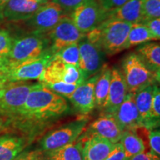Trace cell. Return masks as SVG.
Returning a JSON list of instances; mask_svg holds the SVG:
<instances>
[{
	"mask_svg": "<svg viewBox=\"0 0 160 160\" xmlns=\"http://www.w3.org/2000/svg\"><path fill=\"white\" fill-rule=\"evenodd\" d=\"M68 111L69 106L65 97L39 83L29 93L18 115L46 121L61 117Z\"/></svg>",
	"mask_w": 160,
	"mask_h": 160,
	"instance_id": "cell-1",
	"label": "cell"
},
{
	"mask_svg": "<svg viewBox=\"0 0 160 160\" xmlns=\"http://www.w3.org/2000/svg\"><path fill=\"white\" fill-rule=\"evenodd\" d=\"M132 24L108 19L95 29L86 33V38L105 54L112 56L126 49L128 36Z\"/></svg>",
	"mask_w": 160,
	"mask_h": 160,
	"instance_id": "cell-2",
	"label": "cell"
},
{
	"mask_svg": "<svg viewBox=\"0 0 160 160\" xmlns=\"http://www.w3.org/2000/svg\"><path fill=\"white\" fill-rule=\"evenodd\" d=\"M122 73L129 93H136L148 86L154 85L159 80V73L152 71L137 53L126 56L122 63Z\"/></svg>",
	"mask_w": 160,
	"mask_h": 160,
	"instance_id": "cell-3",
	"label": "cell"
},
{
	"mask_svg": "<svg viewBox=\"0 0 160 160\" xmlns=\"http://www.w3.org/2000/svg\"><path fill=\"white\" fill-rule=\"evenodd\" d=\"M50 41L47 34L33 33L17 39L13 42L7 57L11 64H17L35 59L50 48Z\"/></svg>",
	"mask_w": 160,
	"mask_h": 160,
	"instance_id": "cell-4",
	"label": "cell"
},
{
	"mask_svg": "<svg viewBox=\"0 0 160 160\" xmlns=\"http://www.w3.org/2000/svg\"><path fill=\"white\" fill-rule=\"evenodd\" d=\"M53 57V53L48 48L35 59L17 64L10 63L9 69L5 76L6 84L39 79Z\"/></svg>",
	"mask_w": 160,
	"mask_h": 160,
	"instance_id": "cell-5",
	"label": "cell"
},
{
	"mask_svg": "<svg viewBox=\"0 0 160 160\" xmlns=\"http://www.w3.org/2000/svg\"><path fill=\"white\" fill-rule=\"evenodd\" d=\"M88 122V119L81 118L49 132L40 141L41 151L59 148L74 142L85 131Z\"/></svg>",
	"mask_w": 160,
	"mask_h": 160,
	"instance_id": "cell-6",
	"label": "cell"
},
{
	"mask_svg": "<svg viewBox=\"0 0 160 160\" xmlns=\"http://www.w3.org/2000/svg\"><path fill=\"white\" fill-rule=\"evenodd\" d=\"M36 84L9 82L0 88V114L18 115Z\"/></svg>",
	"mask_w": 160,
	"mask_h": 160,
	"instance_id": "cell-7",
	"label": "cell"
},
{
	"mask_svg": "<svg viewBox=\"0 0 160 160\" xmlns=\"http://www.w3.org/2000/svg\"><path fill=\"white\" fill-rule=\"evenodd\" d=\"M39 79L42 84L63 82L72 85H80L85 81L79 68L65 64L55 57H52Z\"/></svg>",
	"mask_w": 160,
	"mask_h": 160,
	"instance_id": "cell-8",
	"label": "cell"
},
{
	"mask_svg": "<svg viewBox=\"0 0 160 160\" xmlns=\"http://www.w3.org/2000/svg\"><path fill=\"white\" fill-rule=\"evenodd\" d=\"M72 21L82 33H88L108 18V11L99 5L97 0H90L71 13Z\"/></svg>",
	"mask_w": 160,
	"mask_h": 160,
	"instance_id": "cell-9",
	"label": "cell"
},
{
	"mask_svg": "<svg viewBox=\"0 0 160 160\" xmlns=\"http://www.w3.org/2000/svg\"><path fill=\"white\" fill-rule=\"evenodd\" d=\"M46 34L51 44L50 49L53 55L65 46L79 42L86 36L77 28L68 15L65 16L59 23Z\"/></svg>",
	"mask_w": 160,
	"mask_h": 160,
	"instance_id": "cell-10",
	"label": "cell"
},
{
	"mask_svg": "<svg viewBox=\"0 0 160 160\" xmlns=\"http://www.w3.org/2000/svg\"><path fill=\"white\" fill-rule=\"evenodd\" d=\"M66 15L58 4L51 1L38 10L28 19V22L33 29V33L45 34L51 31Z\"/></svg>",
	"mask_w": 160,
	"mask_h": 160,
	"instance_id": "cell-11",
	"label": "cell"
},
{
	"mask_svg": "<svg viewBox=\"0 0 160 160\" xmlns=\"http://www.w3.org/2000/svg\"><path fill=\"white\" fill-rule=\"evenodd\" d=\"M79 50V68L85 80L97 74L104 65V52L97 45L83 38L78 42Z\"/></svg>",
	"mask_w": 160,
	"mask_h": 160,
	"instance_id": "cell-12",
	"label": "cell"
},
{
	"mask_svg": "<svg viewBox=\"0 0 160 160\" xmlns=\"http://www.w3.org/2000/svg\"><path fill=\"white\" fill-rule=\"evenodd\" d=\"M123 132L113 114L102 113L91 123L85 134L97 136L116 144L119 142Z\"/></svg>",
	"mask_w": 160,
	"mask_h": 160,
	"instance_id": "cell-13",
	"label": "cell"
},
{
	"mask_svg": "<svg viewBox=\"0 0 160 160\" xmlns=\"http://www.w3.org/2000/svg\"><path fill=\"white\" fill-rule=\"evenodd\" d=\"M99 72L78 86L69 98L75 109L82 115H87L95 108L94 88Z\"/></svg>",
	"mask_w": 160,
	"mask_h": 160,
	"instance_id": "cell-14",
	"label": "cell"
},
{
	"mask_svg": "<svg viewBox=\"0 0 160 160\" xmlns=\"http://www.w3.org/2000/svg\"><path fill=\"white\" fill-rule=\"evenodd\" d=\"M128 93L122 73L117 67L111 69V84L102 113L114 114Z\"/></svg>",
	"mask_w": 160,
	"mask_h": 160,
	"instance_id": "cell-15",
	"label": "cell"
},
{
	"mask_svg": "<svg viewBox=\"0 0 160 160\" xmlns=\"http://www.w3.org/2000/svg\"><path fill=\"white\" fill-rule=\"evenodd\" d=\"M134 95L135 93L128 92L122 103L113 114L123 131L137 132V130L143 128L141 118L135 104Z\"/></svg>",
	"mask_w": 160,
	"mask_h": 160,
	"instance_id": "cell-16",
	"label": "cell"
},
{
	"mask_svg": "<svg viewBox=\"0 0 160 160\" xmlns=\"http://www.w3.org/2000/svg\"><path fill=\"white\" fill-rule=\"evenodd\" d=\"M80 138L82 141V160H105L114 147L113 143L97 136L84 133Z\"/></svg>",
	"mask_w": 160,
	"mask_h": 160,
	"instance_id": "cell-17",
	"label": "cell"
},
{
	"mask_svg": "<svg viewBox=\"0 0 160 160\" xmlns=\"http://www.w3.org/2000/svg\"><path fill=\"white\" fill-rule=\"evenodd\" d=\"M44 5L31 0H9L4 7L2 19L8 21L28 20Z\"/></svg>",
	"mask_w": 160,
	"mask_h": 160,
	"instance_id": "cell-18",
	"label": "cell"
},
{
	"mask_svg": "<svg viewBox=\"0 0 160 160\" xmlns=\"http://www.w3.org/2000/svg\"><path fill=\"white\" fill-rule=\"evenodd\" d=\"M153 91V85H149L137 92L134 95L135 104L141 118L142 127L148 131L156 129L158 127L151 117Z\"/></svg>",
	"mask_w": 160,
	"mask_h": 160,
	"instance_id": "cell-19",
	"label": "cell"
},
{
	"mask_svg": "<svg viewBox=\"0 0 160 160\" xmlns=\"http://www.w3.org/2000/svg\"><path fill=\"white\" fill-rule=\"evenodd\" d=\"M143 0H129L122 7L108 12V19L121 20L131 24L142 22Z\"/></svg>",
	"mask_w": 160,
	"mask_h": 160,
	"instance_id": "cell-20",
	"label": "cell"
},
{
	"mask_svg": "<svg viewBox=\"0 0 160 160\" xmlns=\"http://www.w3.org/2000/svg\"><path fill=\"white\" fill-rule=\"evenodd\" d=\"M82 141L80 137L74 142L59 148L42 151L45 160H82Z\"/></svg>",
	"mask_w": 160,
	"mask_h": 160,
	"instance_id": "cell-21",
	"label": "cell"
},
{
	"mask_svg": "<svg viewBox=\"0 0 160 160\" xmlns=\"http://www.w3.org/2000/svg\"><path fill=\"white\" fill-rule=\"evenodd\" d=\"M111 77V68L108 65H103L99 71L94 88L95 107L101 111L105 105L108 94Z\"/></svg>",
	"mask_w": 160,
	"mask_h": 160,
	"instance_id": "cell-22",
	"label": "cell"
},
{
	"mask_svg": "<svg viewBox=\"0 0 160 160\" xmlns=\"http://www.w3.org/2000/svg\"><path fill=\"white\" fill-rule=\"evenodd\" d=\"M22 138L5 135L0 137V160H15L25 147Z\"/></svg>",
	"mask_w": 160,
	"mask_h": 160,
	"instance_id": "cell-23",
	"label": "cell"
},
{
	"mask_svg": "<svg viewBox=\"0 0 160 160\" xmlns=\"http://www.w3.org/2000/svg\"><path fill=\"white\" fill-rule=\"evenodd\" d=\"M119 142L122 146L128 160L133 156L143 153L146 150L143 139L135 131H124Z\"/></svg>",
	"mask_w": 160,
	"mask_h": 160,
	"instance_id": "cell-24",
	"label": "cell"
},
{
	"mask_svg": "<svg viewBox=\"0 0 160 160\" xmlns=\"http://www.w3.org/2000/svg\"><path fill=\"white\" fill-rule=\"evenodd\" d=\"M138 54L152 71L159 73L160 46L159 43L151 42L140 46L137 49Z\"/></svg>",
	"mask_w": 160,
	"mask_h": 160,
	"instance_id": "cell-25",
	"label": "cell"
},
{
	"mask_svg": "<svg viewBox=\"0 0 160 160\" xmlns=\"http://www.w3.org/2000/svg\"><path fill=\"white\" fill-rule=\"evenodd\" d=\"M151 40L156 39L145 25L141 23L132 24L131 30L128 36L126 49L148 42Z\"/></svg>",
	"mask_w": 160,
	"mask_h": 160,
	"instance_id": "cell-26",
	"label": "cell"
},
{
	"mask_svg": "<svg viewBox=\"0 0 160 160\" xmlns=\"http://www.w3.org/2000/svg\"><path fill=\"white\" fill-rule=\"evenodd\" d=\"M53 57L61 59L65 64L79 68V50L77 43H73L65 46L56 53Z\"/></svg>",
	"mask_w": 160,
	"mask_h": 160,
	"instance_id": "cell-27",
	"label": "cell"
},
{
	"mask_svg": "<svg viewBox=\"0 0 160 160\" xmlns=\"http://www.w3.org/2000/svg\"><path fill=\"white\" fill-rule=\"evenodd\" d=\"M160 17V0H143L142 22L158 19Z\"/></svg>",
	"mask_w": 160,
	"mask_h": 160,
	"instance_id": "cell-28",
	"label": "cell"
},
{
	"mask_svg": "<svg viewBox=\"0 0 160 160\" xmlns=\"http://www.w3.org/2000/svg\"><path fill=\"white\" fill-rule=\"evenodd\" d=\"M48 88L58 94L62 96L63 97L69 99L73 93L76 91L77 87L79 85H72V84H68L63 82H58L43 84Z\"/></svg>",
	"mask_w": 160,
	"mask_h": 160,
	"instance_id": "cell-29",
	"label": "cell"
},
{
	"mask_svg": "<svg viewBox=\"0 0 160 160\" xmlns=\"http://www.w3.org/2000/svg\"><path fill=\"white\" fill-rule=\"evenodd\" d=\"M151 117L154 123L159 127L160 117V92L159 87L156 84L153 85L151 105Z\"/></svg>",
	"mask_w": 160,
	"mask_h": 160,
	"instance_id": "cell-30",
	"label": "cell"
},
{
	"mask_svg": "<svg viewBox=\"0 0 160 160\" xmlns=\"http://www.w3.org/2000/svg\"><path fill=\"white\" fill-rule=\"evenodd\" d=\"M13 39L8 31L0 29V55L7 57L11 50Z\"/></svg>",
	"mask_w": 160,
	"mask_h": 160,
	"instance_id": "cell-31",
	"label": "cell"
},
{
	"mask_svg": "<svg viewBox=\"0 0 160 160\" xmlns=\"http://www.w3.org/2000/svg\"><path fill=\"white\" fill-rule=\"evenodd\" d=\"M88 1L90 0H52V2L58 4L67 15L68 13L71 14L77 8Z\"/></svg>",
	"mask_w": 160,
	"mask_h": 160,
	"instance_id": "cell-32",
	"label": "cell"
},
{
	"mask_svg": "<svg viewBox=\"0 0 160 160\" xmlns=\"http://www.w3.org/2000/svg\"><path fill=\"white\" fill-rule=\"evenodd\" d=\"M149 144L151 151L157 156L160 155V132L159 130L156 128L150 130L148 132Z\"/></svg>",
	"mask_w": 160,
	"mask_h": 160,
	"instance_id": "cell-33",
	"label": "cell"
},
{
	"mask_svg": "<svg viewBox=\"0 0 160 160\" xmlns=\"http://www.w3.org/2000/svg\"><path fill=\"white\" fill-rule=\"evenodd\" d=\"M129 0H97L99 5L106 11H111L122 7Z\"/></svg>",
	"mask_w": 160,
	"mask_h": 160,
	"instance_id": "cell-34",
	"label": "cell"
},
{
	"mask_svg": "<svg viewBox=\"0 0 160 160\" xmlns=\"http://www.w3.org/2000/svg\"><path fill=\"white\" fill-rule=\"evenodd\" d=\"M105 160H128L125 151L120 142L114 144V147Z\"/></svg>",
	"mask_w": 160,
	"mask_h": 160,
	"instance_id": "cell-35",
	"label": "cell"
},
{
	"mask_svg": "<svg viewBox=\"0 0 160 160\" xmlns=\"http://www.w3.org/2000/svg\"><path fill=\"white\" fill-rule=\"evenodd\" d=\"M145 25L148 28L150 32L152 33L156 40L160 39V19H153L141 23Z\"/></svg>",
	"mask_w": 160,
	"mask_h": 160,
	"instance_id": "cell-36",
	"label": "cell"
},
{
	"mask_svg": "<svg viewBox=\"0 0 160 160\" xmlns=\"http://www.w3.org/2000/svg\"><path fill=\"white\" fill-rule=\"evenodd\" d=\"M10 67V61L7 57L0 55V81L2 84V87L6 85L5 76L7 73Z\"/></svg>",
	"mask_w": 160,
	"mask_h": 160,
	"instance_id": "cell-37",
	"label": "cell"
},
{
	"mask_svg": "<svg viewBox=\"0 0 160 160\" xmlns=\"http://www.w3.org/2000/svg\"><path fill=\"white\" fill-rule=\"evenodd\" d=\"M128 160H160L159 157L153 151H145L143 153L133 156Z\"/></svg>",
	"mask_w": 160,
	"mask_h": 160,
	"instance_id": "cell-38",
	"label": "cell"
},
{
	"mask_svg": "<svg viewBox=\"0 0 160 160\" xmlns=\"http://www.w3.org/2000/svg\"><path fill=\"white\" fill-rule=\"evenodd\" d=\"M37 151H31L20 155L15 160H34Z\"/></svg>",
	"mask_w": 160,
	"mask_h": 160,
	"instance_id": "cell-39",
	"label": "cell"
},
{
	"mask_svg": "<svg viewBox=\"0 0 160 160\" xmlns=\"http://www.w3.org/2000/svg\"><path fill=\"white\" fill-rule=\"evenodd\" d=\"M9 0H0V21L2 20V11L4 9L6 3L8 2Z\"/></svg>",
	"mask_w": 160,
	"mask_h": 160,
	"instance_id": "cell-40",
	"label": "cell"
},
{
	"mask_svg": "<svg viewBox=\"0 0 160 160\" xmlns=\"http://www.w3.org/2000/svg\"><path fill=\"white\" fill-rule=\"evenodd\" d=\"M34 160H45V159H44V158H43L42 151H37V153H36Z\"/></svg>",
	"mask_w": 160,
	"mask_h": 160,
	"instance_id": "cell-41",
	"label": "cell"
},
{
	"mask_svg": "<svg viewBox=\"0 0 160 160\" xmlns=\"http://www.w3.org/2000/svg\"><path fill=\"white\" fill-rule=\"evenodd\" d=\"M31 1L39 3V4H46L48 2H50L52 0H31Z\"/></svg>",
	"mask_w": 160,
	"mask_h": 160,
	"instance_id": "cell-42",
	"label": "cell"
},
{
	"mask_svg": "<svg viewBox=\"0 0 160 160\" xmlns=\"http://www.w3.org/2000/svg\"><path fill=\"white\" fill-rule=\"evenodd\" d=\"M2 84L1 81H0V88H2Z\"/></svg>",
	"mask_w": 160,
	"mask_h": 160,
	"instance_id": "cell-43",
	"label": "cell"
},
{
	"mask_svg": "<svg viewBox=\"0 0 160 160\" xmlns=\"http://www.w3.org/2000/svg\"><path fill=\"white\" fill-rule=\"evenodd\" d=\"M1 128H2V124L0 122V131H1Z\"/></svg>",
	"mask_w": 160,
	"mask_h": 160,
	"instance_id": "cell-44",
	"label": "cell"
}]
</instances>
